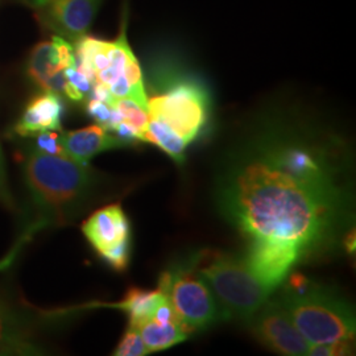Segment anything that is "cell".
<instances>
[{"instance_id":"obj_1","label":"cell","mask_w":356,"mask_h":356,"mask_svg":"<svg viewBox=\"0 0 356 356\" xmlns=\"http://www.w3.org/2000/svg\"><path fill=\"white\" fill-rule=\"evenodd\" d=\"M214 193L220 213L252 242L289 245L301 257L343 232L351 204L341 140L280 107L257 115L226 153Z\"/></svg>"},{"instance_id":"obj_2","label":"cell","mask_w":356,"mask_h":356,"mask_svg":"<svg viewBox=\"0 0 356 356\" xmlns=\"http://www.w3.org/2000/svg\"><path fill=\"white\" fill-rule=\"evenodd\" d=\"M151 95H147L148 126L143 141L151 143L184 163L185 149L202 132L211 110V97L200 76L173 57L157 51L149 63Z\"/></svg>"},{"instance_id":"obj_3","label":"cell","mask_w":356,"mask_h":356,"mask_svg":"<svg viewBox=\"0 0 356 356\" xmlns=\"http://www.w3.org/2000/svg\"><path fill=\"white\" fill-rule=\"evenodd\" d=\"M24 178L31 195V216L11 252L0 261V269L13 264L23 245L32 236L54 223H64L89 201L97 178L89 164H81L66 156L32 149L26 153Z\"/></svg>"},{"instance_id":"obj_4","label":"cell","mask_w":356,"mask_h":356,"mask_svg":"<svg viewBox=\"0 0 356 356\" xmlns=\"http://www.w3.org/2000/svg\"><path fill=\"white\" fill-rule=\"evenodd\" d=\"M277 300L309 344L355 338L354 310L330 288L294 275Z\"/></svg>"},{"instance_id":"obj_5","label":"cell","mask_w":356,"mask_h":356,"mask_svg":"<svg viewBox=\"0 0 356 356\" xmlns=\"http://www.w3.org/2000/svg\"><path fill=\"white\" fill-rule=\"evenodd\" d=\"M197 267L227 319L248 323L272 294L247 267L244 257L202 252L198 254Z\"/></svg>"},{"instance_id":"obj_6","label":"cell","mask_w":356,"mask_h":356,"mask_svg":"<svg viewBox=\"0 0 356 356\" xmlns=\"http://www.w3.org/2000/svg\"><path fill=\"white\" fill-rule=\"evenodd\" d=\"M197 261L198 254L184 259L164 270L159 280V289L165 293L179 325L188 334L227 321L214 293L201 276Z\"/></svg>"},{"instance_id":"obj_7","label":"cell","mask_w":356,"mask_h":356,"mask_svg":"<svg viewBox=\"0 0 356 356\" xmlns=\"http://www.w3.org/2000/svg\"><path fill=\"white\" fill-rule=\"evenodd\" d=\"M38 23L73 45L88 35L103 0H22Z\"/></svg>"},{"instance_id":"obj_8","label":"cell","mask_w":356,"mask_h":356,"mask_svg":"<svg viewBox=\"0 0 356 356\" xmlns=\"http://www.w3.org/2000/svg\"><path fill=\"white\" fill-rule=\"evenodd\" d=\"M256 338L282 355H309V347L277 298L268 300L248 322Z\"/></svg>"},{"instance_id":"obj_9","label":"cell","mask_w":356,"mask_h":356,"mask_svg":"<svg viewBox=\"0 0 356 356\" xmlns=\"http://www.w3.org/2000/svg\"><path fill=\"white\" fill-rule=\"evenodd\" d=\"M301 259L300 252L275 242L251 243L248 254L244 257L247 267L272 292L285 280L291 268Z\"/></svg>"},{"instance_id":"obj_10","label":"cell","mask_w":356,"mask_h":356,"mask_svg":"<svg viewBox=\"0 0 356 356\" xmlns=\"http://www.w3.org/2000/svg\"><path fill=\"white\" fill-rule=\"evenodd\" d=\"M72 66H76L74 45L60 36H53L51 41H41L32 49L26 73L38 88L45 91L53 76Z\"/></svg>"},{"instance_id":"obj_11","label":"cell","mask_w":356,"mask_h":356,"mask_svg":"<svg viewBox=\"0 0 356 356\" xmlns=\"http://www.w3.org/2000/svg\"><path fill=\"white\" fill-rule=\"evenodd\" d=\"M83 235L98 254L129 241V222L120 204L95 211L82 226Z\"/></svg>"},{"instance_id":"obj_12","label":"cell","mask_w":356,"mask_h":356,"mask_svg":"<svg viewBox=\"0 0 356 356\" xmlns=\"http://www.w3.org/2000/svg\"><path fill=\"white\" fill-rule=\"evenodd\" d=\"M63 114L64 102L61 95L42 91L28 103L15 126V132L22 138H31L47 131H60Z\"/></svg>"},{"instance_id":"obj_13","label":"cell","mask_w":356,"mask_h":356,"mask_svg":"<svg viewBox=\"0 0 356 356\" xmlns=\"http://www.w3.org/2000/svg\"><path fill=\"white\" fill-rule=\"evenodd\" d=\"M60 143L65 156L81 164H89L90 160L98 153L124 147L126 144L110 131L99 124L81 128L76 131L61 132Z\"/></svg>"},{"instance_id":"obj_14","label":"cell","mask_w":356,"mask_h":356,"mask_svg":"<svg viewBox=\"0 0 356 356\" xmlns=\"http://www.w3.org/2000/svg\"><path fill=\"white\" fill-rule=\"evenodd\" d=\"M135 327L140 332L143 342L149 354L170 348L188 338V332L178 323H161L154 319H148Z\"/></svg>"},{"instance_id":"obj_15","label":"cell","mask_w":356,"mask_h":356,"mask_svg":"<svg viewBox=\"0 0 356 356\" xmlns=\"http://www.w3.org/2000/svg\"><path fill=\"white\" fill-rule=\"evenodd\" d=\"M166 300L165 293L160 289L147 292L138 288H131L119 307L126 310L129 316V325L138 326L141 322L153 317L156 309Z\"/></svg>"},{"instance_id":"obj_16","label":"cell","mask_w":356,"mask_h":356,"mask_svg":"<svg viewBox=\"0 0 356 356\" xmlns=\"http://www.w3.org/2000/svg\"><path fill=\"white\" fill-rule=\"evenodd\" d=\"M110 106L120 115L122 122H124L132 131L135 132L138 141H143L144 132L148 126V113L145 108H143L140 104H138L131 99H114L110 103Z\"/></svg>"},{"instance_id":"obj_17","label":"cell","mask_w":356,"mask_h":356,"mask_svg":"<svg viewBox=\"0 0 356 356\" xmlns=\"http://www.w3.org/2000/svg\"><path fill=\"white\" fill-rule=\"evenodd\" d=\"M149 354L145 344L143 342L139 330L129 325L126 334L120 339L118 347L115 348L114 355L118 356H143Z\"/></svg>"},{"instance_id":"obj_18","label":"cell","mask_w":356,"mask_h":356,"mask_svg":"<svg viewBox=\"0 0 356 356\" xmlns=\"http://www.w3.org/2000/svg\"><path fill=\"white\" fill-rule=\"evenodd\" d=\"M354 339H342L327 343L310 344L309 355L334 356L351 354V343Z\"/></svg>"},{"instance_id":"obj_19","label":"cell","mask_w":356,"mask_h":356,"mask_svg":"<svg viewBox=\"0 0 356 356\" xmlns=\"http://www.w3.org/2000/svg\"><path fill=\"white\" fill-rule=\"evenodd\" d=\"M99 256L116 270H124L127 268L128 260H129V241L120 243L115 247L103 251Z\"/></svg>"},{"instance_id":"obj_20","label":"cell","mask_w":356,"mask_h":356,"mask_svg":"<svg viewBox=\"0 0 356 356\" xmlns=\"http://www.w3.org/2000/svg\"><path fill=\"white\" fill-rule=\"evenodd\" d=\"M86 111L92 119L97 120V124L108 131L113 118V108L110 104L98 101L95 98H90L89 102L86 104Z\"/></svg>"},{"instance_id":"obj_21","label":"cell","mask_w":356,"mask_h":356,"mask_svg":"<svg viewBox=\"0 0 356 356\" xmlns=\"http://www.w3.org/2000/svg\"><path fill=\"white\" fill-rule=\"evenodd\" d=\"M36 147L40 152L65 156L64 149L60 143V134H57V131H47L36 135Z\"/></svg>"},{"instance_id":"obj_22","label":"cell","mask_w":356,"mask_h":356,"mask_svg":"<svg viewBox=\"0 0 356 356\" xmlns=\"http://www.w3.org/2000/svg\"><path fill=\"white\" fill-rule=\"evenodd\" d=\"M0 201L8 207H13V197L8 191L7 178H6V170H4V163L1 157V149H0Z\"/></svg>"},{"instance_id":"obj_23","label":"cell","mask_w":356,"mask_h":356,"mask_svg":"<svg viewBox=\"0 0 356 356\" xmlns=\"http://www.w3.org/2000/svg\"><path fill=\"white\" fill-rule=\"evenodd\" d=\"M13 337V331L7 326V319L4 318L0 313V339Z\"/></svg>"},{"instance_id":"obj_24","label":"cell","mask_w":356,"mask_h":356,"mask_svg":"<svg viewBox=\"0 0 356 356\" xmlns=\"http://www.w3.org/2000/svg\"><path fill=\"white\" fill-rule=\"evenodd\" d=\"M344 245L347 247L348 252H351V251L355 250V235H354V231H353V234L347 235V238L344 239Z\"/></svg>"},{"instance_id":"obj_25","label":"cell","mask_w":356,"mask_h":356,"mask_svg":"<svg viewBox=\"0 0 356 356\" xmlns=\"http://www.w3.org/2000/svg\"><path fill=\"white\" fill-rule=\"evenodd\" d=\"M0 313H1V309H0Z\"/></svg>"}]
</instances>
